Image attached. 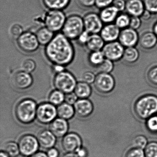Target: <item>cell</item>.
I'll return each instance as SVG.
<instances>
[{"label": "cell", "mask_w": 157, "mask_h": 157, "mask_svg": "<svg viewBox=\"0 0 157 157\" xmlns=\"http://www.w3.org/2000/svg\"><path fill=\"white\" fill-rule=\"evenodd\" d=\"M53 69L54 72L56 73V74L60 73V72H62V71L66 70L65 67L58 65H53Z\"/></svg>", "instance_id": "50"}, {"label": "cell", "mask_w": 157, "mask_h": 157, "mask_svg": "<svg viewBox=\"0 0 157 157\" xmlns=\"http://www.w3.org/2000/svg\"><path fill=\"white\" fill-rule=\"evenodd\" d=\"M105 59V57L102 50L91 52L88 57L89 63L95 68L100 66Z\"/></svg>", "instance_id": "29"}, {"label": "cell", "mask_w": 157, "mask_h": 157, "mask_svg": "<svg viewBox=\"0 0 157 157\" xmlns=\"http://www.w3.org/2000/svg\"><path fill=\"white\" fill-rule=\"evenodd\" d=\"M90 34L87 31L84 30L78 37V40L79 44H80L82 45H86L88 40H89V37L90 36Z\"/></svg>", "instance_id": "47"}, {"label": "cell", "mask_w": 157, "mask_h": 157, "mask_svg": "<svg viewBox=\"0 0 157 157\" xmlns=\"http://www.w3.org/2000/svg\"><path fill=\"white\" fill-rule=\"evenodd\" d=\"M37 105L34 101L25 99L20 102L15 109V114L18 120L24 124H29L36 117Z\"/></svg>", "instance_id": "4"}, {"label": "cell", "mask_w": 157, "mask_h": 157, "mask_svg": "<svg viewBox=\"0 0 157 157\" xmlns=\"http://www.w3.org/2000/svg\"><path fill=\"white\" fill-rule=\"evenodd\" d=\"M65 94L58 90L51 92L48 97L49 102L55 105H59L65 101Z\"/></svg>", "instance_id": "30"}, {"label": "cell", "mask_w": 157, "mask_h": 157, "mask_svg": "<svg viewBox=\"0 0 157 157\" xmlns=\"http://www.w3.org/2000/svg\"><path fill=\"white\" fill-rule=\"evenodd\" d=\"M81 6L84 8H89L95 5V0H78Z\"/></svg>", "instance_id": "48"}, {"label": "cell", "mask_w": 157, "mask_h": 157, "mask_svg": "<svg viewBox=\"0 0 157 157\" xmlns=\"http://www.w3.org/2000/svg\"><path fill=\"white\" fill-rule=\"evenodd\" d=\"M145 10L151 14L157 13V0H143Z\"/></svg>", "instance_id": "39"}, {"label": "cell", "mask_w": 157, "mask_h": 157, "mask_svg": "<svg viewBox=\"0 0 157 157\" xmlns=\"http://www.w3.org/2000/svg\"><path fill=\"white\" fill-rule=\"evenodd\" d=\"M30 157H48V156L46 153L42 151H39V152H36L33 155H31Z\"/></svg>", "instance_id": "53"}, {"label": "cell", "mask_w": 157, "mask_h": 157, "mask_svg": "<svg viewBox=\"0 0 157 157\" xmlns=\"http://www.w3.org/2000/svg\"><path fill=\"white\" fill-rule=\"evenodd\" d=\"M146 157H157V143L155 142L148 143L144 150Z\"/></svg>", "instance_id": "37"}, {"label": "cell", "mask_w": 157, "mask_h": 157, "mask_svg": "<svg viewBox=\"0 0 157 157\" xmlns=\"http://www.w3.org/2000/svg\"><path fill=\"white\" fill-rule=\"evenodd\" d=\"M95 78L96 75L92 71H85L82 75L81 81L90 84L94 83Z\"/></svg>", "instance_id": "42"}, {"label": "cell", "mask_w": 157, "mask_h": 157, "mask_svg": "<svg viewBox=\"0 0 157 157\" xmlns=\"http://www.w3.org/2000/svg\"><path fill=\"white\" fill-rule=\"evenodd\" d=\"M47 154L48 157H58L59 152L57 149L52 147L48 149Z\"/></svg>", "instance_id": "49"}, {"label": "cell", "mask_w": 157, "mask_h": 157, "mask_svg": "<svg viewBox=\"0 0 157 157\" xmlns=\"http://www.w3.org/2000/svg\"><path fill=\"white\" fill-rule=\"evenodd\" d=\"M45 55L53 65L67 67L71 64L75 57V50L71 40L63 34L56 35L46 46Z\"/></svg>", "instance_id": "1"}, {"label": "cell", "mask_w": 157, "mask_h": 157, "mask_svg": "<svg viewBox=\"0 0 157 157\" xmlns=\"http://www.w3.org/2000/svg\"><path fill=\"white\" fill-rule=\"evenodd\" d=\"M147 144V139L142 135L136 136L132 141V144L134 147L142 149H145Z\"/></svg>", "instance_id": "36"}, {"label": "cell", "mask_w": 157, "mask_h": 157, "mask_svg": "<svg viewBox=\"0 0 157 157\" xmlns=\"http://www.w3.org/2000/svg\"><path fill=\"white\" fill-rule=\"evenodd\" d=\"M78 100V97L74 91L65 94V101L69 104L73 105Z\"/></svg>", "instance_id": "44"}, {"label": "cell", "mask_w": 157, "mask_h": 157, "mask_svg": "<svg viewBox=\"0 0 157 157\" xmlns=\"http://www.w3.org/2000/svg\"><path fill=\"white\" fill-rule=\"evenodd\" d=\"M53 82L56 90L66 94L74 91L78 82L71 72L65 70L56 74Z\"/></svg>", "instance_id": "5"}, {"label": "cell", "mask_w": 157, "mask_h": 157, "mask_svg": "<svg viewBox=\"0 0 157 157\" xmlns=\"http://www.w3.org/2000/svg\"><path fill=\"white\" fill-rule=\"evenodd\" d=\"M84 30L90 34H99L104 26L99 14L95 13H89L83 18Z\"/></svg>", "instance_id": "12"}, {"label": "cell", "mask_w": 157, "mask_h": 157, "mask_svg": "<svg viewBox=\"0 0 157 157\" xmlns=\"http://www.w3.org/2000/svg\"><path fill=\"white\" fill-rule=\"evenodd\" d=\"M11 82L15 89L24 90L28 89L33 85V79L31 73L21 70L17 71L13 75Z\"/></svg>", "instance_id": "13"}, {"label": "cell", "mask_w": 157, "mask_h": 157, "mask_svg": "<svg viewBox=\"0 0 157 157\" xmlns=\"http://www.w3.org/2000/svg\"><path fill=\"white\" fill-rule=\"evenodd\" d=\"M126 3V2L124 0H114L112 5L116 8L120 13L125 10Z\"/></svg>", "instance_id": "46"}, {"label": "cell", "mask_w": 157, "mask_h": 157, "mask_svg": "<svg viewBox=\"0 0 157 157\" xmlns=\"http://www.w3.org/2000/svg\"><path fill=\"white\" fill-rule=\"evenodd\" d=\"M63 157H78L76 152H67Z\"/></svg>", "instance_id": "54"}, {"label": "cell", "mask_w": 157, "mask_h": 157, "mask_svg": "<svg viewBox=\"0 0 157 157\" xmlns=\"http://www.w3.org/2000/svg\"><path fill=\"white\" fill-rule=\"evenodd\" d=\"M130 16L128 13H122L119 14L116 19L114 24L121 30L129 27Z\"/></svg>", "instance_id": "31"}, {"label": "cell", "mask_w": 157, "mask_h": 157, "mask_svg": "<svg viewBox=\"0 0 157 157\" xmlns=\"http://www.w3.org/2000/svg\"><path fill=\"white\" fill-rule=\"evenodd\" d=\"M139 43L143 49L151 50L157 45V37L153 32H147L140 37Z\"/></svg>", "instance_id": "22"}, {"label": "cell", "mask_w": 157, "mask_h": 157, "mask_svg": "<svg viewBox=\"0 0 157 157\" xmlns=\"http://www.w3.org/2000/svg\"><path fill=\"white\" fill-rule=\"evenodd\" d=\"M84 31L83 18L77 14L67 17L62 29V33L70 40H77Z\"/></svg>", "instance_id": "3"}, {"label": "cell", "mask_w": 157, "mask_h": 157, "mask_svg": "<svg viewBox=\"0 0 157 157\" xmlns=\"http://www.w3.org/2000/svg\"><path fill=\"white\" fill-rule=\"evenodd\" d=\"M114 0H95V5L99 9H104L113 4Z\"/></svg>", "instance_id": "45"}, {"label": "cell", "mask_w": 157, "mask_h": 157, "mask_svg": "<svg viewBox=\"0 0 157 157\" xmlns=\"http://www.w3.org/2000/svg\"><path fill=\"white\" fill-rule=\"evenodd\" d=\"M151 13L147 11V10H145V12L144 13L142 14V16L140 17V18L142 20H145V21H147L150 19L151 17Z\"/></svg>", "instance_id": "52"}, {"label": "cell", "mask_w": 157, "mask_h": 157, "mask_svg": "<svg viewBox=\"0 0 157 157\" xmlns=\"http://www.w3.org/2000/svg\"><path fill=\"white\" fill-rule=\"evenodd\" d=\"M141 25V19L140 17L130 16L129 27L137 31L140 28Z\"/></svg>", "instance_id": "43"}, {"label": "cell", "mask_w": 157, "mask_h": 157, "mask_svg": "<svg viewBox=\"0 0 157 157\" xmlns=\"http://www.w3.org/2000/svg\"><path fill=\"white\" fill-rule=\"evenodd\" d=\"M17 43L21 51L28 54L36 52L40 45L36 35L31 32H24L17 39Z\"/></svg>", "instance_id": "7"}, {"label": "cell", "mask_w": 157, "mask_h": 157, "mask_svg": "<svg viewBox=\"0 0 157 157\" xmlns=\"http://www.w3.org/2000/svg\"><path fill=\"white\" fill-rule=\"evenodd\" d=\"M125 11L129 16L140 17L145 11L144 2L141 0H128Z\"/></svg>", "instance_id": "18"}, {"label": "cell", "mask_w": 157, "mask_h": 157, "mask_svg": "<svg viewBox=\"0 0 157 157\" xmlns=\"http://www.w3.org/2000/svg\"><path fill=\"white\" fill-rule=\"evenodd\" d=\"M121 30L115 24H106L100 32V35L105 43L116 41L119 38Z\"/></svg>", "instance_id": "16"}, {"label": "cell", "mask_w": 157, "mask_h": 157, "mask_svg": "<svg viewBox=\"0 0 157 157\" xmlns=\"http://www.w3.org/2000/svg\"><path fill=\"white\" fill-rule=\"evenodd\" d=\"M78 157H86L87 155V151L85 149L80 148L76 152Z\"/></svg>", "instance_id": "51"}, {"label": "cell", "mask_w": 157, "mask_h": 157, "mask_svg": "<svg viewBox=\"0 0 157 157\" xmlns=\"http://www.w3.org/2000/svg\"><path fill=\"white\" fill-rule=\"evenodd\" d=\"M20 152L25 156H31L36 152L39 147L37 138L30 135L23 136L18 143Z\"/></svg>", "instance_id": "11"}, {"label": "cell", "mask_w": 157, "mask_h": 157, "mask_svg": "<svg viewBox=\"0 0 157 157\" xmlns=\"http://www.w3.org/2000/svg\"><path fill=\"white\" fill-rule=\"evenodd\" d=\"M62 147L67 152H76L81 148L82 140L78 135L71 133L63 136Z\"/></svg>", "instance_id": "15"}, {"label": "cell", "mask_w": 157, "mask_h": 157, "mask_svg": "<svg viewBox=\"0 0 157 157\" xmlns=\"http://www.w3.org/2000/svg\"><path fill=\"white\" fill-rule=\"evenodd\" d=\"M5 151L10 157H17L20 152L19 145L13 141L7 142L3 147Z\"/></svg>", "instance_id": "32"}, {"label": "cell", "mask_w": 157, "mask_h": 157, "mask_svg": "<svg viewBox=\"0 0 157 157\" xmlns=\"http://www.w3.org/2000/svg\"><path fill=\"white\" fill-rule=\"evenodd\" d=\"M67 18L62 10H49L47 13L44 19V26L53 33H57L62 31Z\"/></svg>", "instance_id": "6"}, {"label": "cell", "mask_w": 157, "mask_h": 157, "mask_svg": "<svg viewBox=\"0 0 157 157\" xmlns=\"http://www.w3.org/2000/svg\"><path fill=\"white\" fill-rule=\"evenodd\" d=\"M124 157H146V156L143 149L134 147L127 151Z\"/></svg>", "instance_id": "40"}, {"label": "cell", "mask_w": 157, "mask_h": 157, "mask_svg": "<svg viewBox=\"0 0 157 157\" xmlns=\"http://www.w3.org/2000/svg\"><path fill=\"white\" fill-rule=\"evenodd\" d=\"M36 67L35 61L31 59H27L24 60L21 65L22 70L29 73L33 72L35 70Z\"/></svg>", "instance_id": "34"}, {"label": "cell", "mask_w": 157, "mask_h": 157, "mask_svg": "<svg viewBox=\"0 0 157 157\" xmlns=\"http://www.w3.org/2000/svg\"><path fill=\"white\" fill-rule=\"evenodd\" d=\"M147 78L151 83L157 86V66L152 67L149 70Z\"/></svg>", "instance_id": "41"}, {"label": "cell", "mask_w": 157, "mask_h": 157, "mask_svg": "<svg viewBox=\"0 0 157 157\" xmlns=\"http://www.w3.org/2000/svg\"><path fill=\"white\" fill-rule=\"evenodd\" d=\"M125 48L119 41L107 43L102 49L105 58L113 62H117L123 59Z\"/></svg>", "instance_id": "10"}, {"label": "cell", "mask_w": 157, "mask_h": 157, "mask_svg": "<svg viewBox=\"0 0 157 157\" xmlns=\"http://www.w3.org/2000/svg\"><path fill=\"white\" fill-rule=\"evenodd\" d=\"M70 2V0H43L45 6L49 10H62L68 6Z\"/></svg>", "instance_id": "27"}, {"label": "cell", "mask_w": 157, "mask_h": 157, "mask_svg": "<svg viewBox=\"0 0 157 157\" xmlns=\"http://www.w3.org/2000/svg\"><path fill=\"white\" fill-rule=\"evenodd\" d=\"M114 68V62L105 58L102 63L96 68L99 73H111Z\"/></svg>", "instance_id": "33"}, {"label": "cell", "mask_w": 157, "mask_h": 157, "mask_svg": "<svg viewBox=\"0 0 157 157\" xmlns=\"http://www.w3.org/2000/svg\"><path fill=\"white\" fill-rule=\"evenodd\" d=\"M146 125L149 131L153 134L157 133V115H154L147 119Z\"/></svg>", "instance_id": "38"}, {"label": "cell", "mask_w": 157, "mask_h": 157, "mask_svg": "<svg viewBox=\"0 0 157 157\" xmlns=\"http://www.w3.org/2000/svg\"><path fill=\"white\" fill-rule=\"evenodd\" d=\"M140 57L138 50L135 47L125 48L123 55V60L128 64L136 63Z\"/></svg>", "instance_id": "28"}, {"label": "cell", "mask_w": 157, "mask_h": 157, "mask_svg": "<svg viewBox=\"0 0 157 157\" xmlns=\"http://www.w3.org/2000/svg\"><path fill=\"white\" fill-rule=\"evenodd\" d=\"M139 38L136 30L128 27L121 30L118 40L125 48L136 47L139 43Z\"/></svg>", "instance_id": "14"}, {"label": "cell", "mask_w": 157, "mask_h": 157, "mask_svg": "<svg viewBox=\"0 0 157 157\" xmlns=\"http://www.w3.org/2000/svg\"><path fill=\"white\" fill-rule=\"evenodd\" d=\"M0 157H10L5 151H2L0 153Z\"/></svg>", "instance_id": "56"}, {"label": "cell", "mask_w": 157, "mask_h": 157, "mask_svg": "<svg viewBox=\"0 0 157 157\" xmlns=\"http://www.w3.org/2000/svg\"><path fill=\"white\" fill-rule=\"evenodd\" d=\"M39 145L45 149L53 147L56 144V136L50 130H44L38 134L37 138Z\"/></svg>", "instance_id": "20"}, {"label": "cell", "mask_w": 157, "mask_h": 157, "mask_svg": "<svg viewBox=\"0 0 157 157\" xmlns=\"http://www.w3.org/2000/svg\"><path fill=\"white\" fill-rule=\"evenodd\" d=\"M74 92L78 98L87 99L91 94L92 89L90 84L81 81L77 82Z\"/></svg>", "instance_id": "25"}, {"label": "cell", "mask_w": 157, "mask_h": 157, "mask_svg": "<svg viewBox=\"0 0 157 157\" xmlns=\"http://www.w3.org/2000/svg\"><path fill=\"white\" fill-rule=\"evenodd\" d=\"M134 111L141 119H147L157 113V96L147 94L140 97L134 104Z\"/></svg>", "instance_id": "2"}, {"label": "cell", "mask_w": 157, "mask_h": 157, "mask_svg": "<svg viewBox=\"0 0 157 157\" xmlns=\"http://www.w3.org/2000/svg\"><path fill=\"white\" fill-rule=\"evenodd\" d=\"M24 33L22 26L19 24H14L10 29V35L13 39L15 40H17Z\"/></svg>", "instance_id": "35"}, {"label": "cell", "mask_w": 157, "mask_h": 157, "mask_svg": "<svg viewBox=\"0 0 157 157\" xmlns=\"http://www.w3.org/2000/svg\"><path fill=\"white\" fill-rule=\"evenodd\" d=\"M57 111L55 105L49 103H44L37 106L36 117L43 124L51 123L56 119Z\"/></svg>", "instance_id": "9"}, {"label": "cell", "mask_w": 157, "mask_h": 157, "mask_svg": "<svg viewBox=\"0 0 157 157\" xmlns=\"http://www.w3.org/2000/svg\"><path fill=\"white\" fill-rule=\"evenodd\" d=\"M119 12L113 5L101 9L99 16L104 24L113 23L119 15Z\"/></svg>", "instance_id": "21"}, {"label": "cell", "mask_w": 157, "mask_h": 157, "mask_svg": "<svg viewBox=\"0 0 157 157\" xmlns=\"http://www.w3.org/2000/svg\"><path fill=\"white\" fill-rule=\"evenodd\" d=\"M115 80L110 73H98L94 81V87L99 92L108 94L115 87Z\"/></svg>", "instance_id": "8"}, {"label": "cell", "mask_w": 157, "mask_h": 157, "mask_svg": "<svg viewBox=\"0 0 157 157\" xmlns=\"http://www.w3.org/2000/svg\"><path fill=\"white\" fill-rule=\"evenodd\" d=\"M36 37L41 45H47L55 36V33L50 31L45 26L41 27L36 32Z\"/></svg>", "instance_id": "24"}, {"label": "cell", "mask_w": 157, "mask_h": 157, "mask_svg": "<svg viewBox=\"0 0 157 157\" xmlns=\"http://www.w3.org/2000/svg\"><path fill=\"white\" fill-rule=\"evenodd\" d=\"M105 41L99 34L90 35L86 44V47L90 52L101 51L104 46Z\"/></svg>", "instance_id": "23"}, {"label": "cell", "mask_w": 157, "mask_h": 157, "mask_svg": "<svg viewBox=\"0 0 157 157\" xmlns=\"http://www.w3.org/2000/svg\"><path fill=\"white\" fill-rule=\"evenodd\" d=\"M66 120L59 117L50 123V130L57 137H61L67 135L68 130V124Z\"/></svg>", "instance_id": "19"}, {"label": "cell", "mask_w": 157, "mask_h": 157, "mask_svg": "<svg viewBox=\"0 0 157 157\" xmlns=\"http://www.w3.org/2000/svg\"><path fill=\"white\" fill-rule=\"evenodd\" d=\"M57 111V115L59 117L65 120L72 118L75 113L74 107L66 102L63 103L59 105Z\"/></svg>", "instance_id": "26"}, {"label": "cell", "mask_w": 157, "mask_h": 157, "mask_svg": "<svg viewBox=\"0 0 157 157\" xmlns=\"http://www.w3.org/2000/svg\"><path fill=\"white\" fill-rule=\"evenodd\" d=\"M152 30H153L152 32L154 33L155 34V35H156L157 37V21L154 24V25H153Z\"/></svg>", "instance_id": "55"}, {"label": "cell", "mask_w": 157, "mask_h": 157, "mask_svg": "<svg viewBox=\"0 0 157 157\" xmlns=\"http://www.w3.org/2000/svg\"><path fill=\"white\" fill-rule=\"evenodd\" d=\"M75 113L80 117L89 116L93 111L92 103L87 99H80L74 105Z\"/></svg>", "instance_id": "17"}]
</instances>
